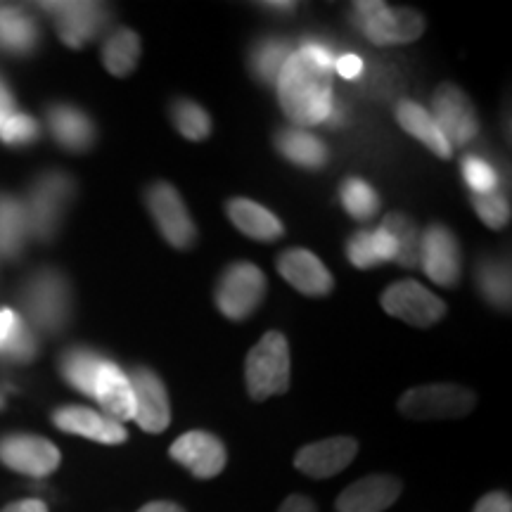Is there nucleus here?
I'll return each instance as SVG.
<instances>
[{
  "label": "nucleus",
  "instance_id": "nucleus-25",
  "mask_svg": "<svg viewBox=\"0 0 512 512\" xmlns=\"http://www.w3.org/2000/svg\"><path fill=\"white\" fill-rule=\"evenodd\" d=\"M396 121L406 133H411L413 138H418L422 145L430 147L434 155L441 159H448L453 155V147L448 145V140L441 133L437 121L430 114V110L420 105L415 100H401L396 105Z\"/></svg>",
  "mask_w": 512,
  "mask_h": 512
},
{
  "label": "nucleus",
  "instance_id": "nucleus-3",
  "mask_svg": "<svg viewBox=\"0 0 512 512\" xmlns=\"http://www.w3.org/2000/svg\"><path fill=\"white\" fill-rule=\"evenodd\" d=\"M76 197V181L60 169L41 171L27 190L24 216H27L29 238L38 242H53L60 233L64 211Z\"/></svg>",
  "mask_w": 512,
  "mask_h": 512
},
{
  "label": "nucleus",
  "instance_id": "nucleus-22",
  "mask_svg": "<svg viewBox=\"0 0 512 512\" xmlns=\"http://www.w3.org/2000/svg\"><path fill=\"white\" fill-rule=\"evenodd\" d=\"M41 48V27L29 10L0 5V53L31 57Z\"/></svg>",
  "mask_w": 512,
  "mask_h": 512
},
{
  "label": "nucleus",
  "instance_id": "nucleus-14",
  "mask_svg": "<svg viewBox=\"0 0 512 512\" xmlns=\"http://www.w3.org/2000/svg\"><path fill=\"white\" fill-rule=\"evenodd\" d=\"M133 387V401H136V411H133V420L145 432L159 434L169 427L171 422V406L169 394H166L164 382L159 380L155 370L138 366L131 373H126Z\"/></svg>",
  "mask_w": 512,
  "mask_h": 512
},
{
  "label": "nucleus",
  "instance_id": "nucleus-20",
  "mask_svg": "<svg viewBox=\"0 0 512 512\" xmlns=\"http://www.w3.org/2000/svg\"><path fill=\"white\" fill-rule=\"evenodd\" d=\"M93 399L100 403L107 418H112L119 425L126 420H133V411H136V401H133V387L128 375L121 370L117 363L107 358L102 363L98 380H95Z\"/></svg>",
  "mask_w": 512,
  "mask_h": 512
},
{
  "label": "nucleus",
  "instance_id": "nucleus-24",
  "mask_svg": "<svg viewBox=\"0 0 512 512\" xmlns=\"http://www.w3.org/2000/svg\"><path fill=\"white\" fill-rule=\"evenodd\" d=\"M226 214L230 223L252 240L273 242L283 238L285 233V226L280 223V219L273 211L261 207V204H256L254 200H247V197H233V200L226 204Z\"/></svg>",
  "mask_w": 512,
  "mask_h": 512
},
{
  "label": "nucleus",
  "instance_id": "nucleus-35",
  "mask_svg": "<svg viewBox=\"0 0 512 512\" xmlns=\"http://www.w3.org/2000/svg\"><path fill=\"white\" fill-rule=\"evenodd\" d=\"M171 121H174L176 131L181 133L183 138L192 140V143H200V140L209 138L211 133V117L195 100H174V105H171Z\"/></svg>",
  "mask_w": 512,
  "mask_h": 512
},
{
  "label": "nucleus",
  "instance_id": "nucleus-6",
  "mask_svg": "<svg viewBox=\"0 0 512 512\" xmlns=\"http://www.w3.org/2000/svg\"><path fill=\"white\" fill-rule=\"evenodd\" d=\"M266 294V275L249 261H235L216 283V306L230 320H245L259 309Z\"/></svg>",
  "mask_w": 512,
  "mask_h": 512
},
{
  "label": "nucleus",
  "instance_id": "nucleus-32",
  "mask_svg": "<svg viewBox=\"0 0 512 512\" xmlns=\"http://www.w3.org/2000/svg\"><path fill=\"white\" fill-rule=\"evenodd\" d=\"M339 202L351 219L370 221L380 211V195H377L373 185L363 178H344L339 185Z\"/></svg>",
  "mask_w": 512,
  "mask_h": 512
},
{
  "label": "nucleus",
  "instance_id": "nucleus-37",
  "mask_svg": "<svg viewBox=\"0 0 512 512\" xmlns=\"http://www.w3.org/2000/svg\"><path fill=\"white\" fill-rule=\"evenodd\" d=\"M472 207L486 226L501 230L510 223V202L503 192H489V195H470Z\"/></svg>",
  "mask_w": 512,
  "mask_h": 512
},
{
  "label": "nucleus",
  "instance_id": "nucleus-46",
  "mask_svg": "<svg viewBox=\"0 0 512 512\" xmlns=\"http://www.w3.org/2000/svg\"><path fill=\"white\" fill-rule=\"evenodd\" d=\"M261 8H266L271 12H292L297 5L294 3H261Z\"/></svg>",
  "mask_w": 512,
  "mask_h": 512
},
{
  "label": "nucleus",
  "instance_id": "nucleus-33",
  "mask_svg": "<svg viewBox=\"0 0 512 512\" xmlns=\"http://www.w3.org/2000/svg\"><path fill=\"white\" fill-rule=\"evenodd\" d=\"M380 228L387 230L389 235L399 245V252H396V264L403 268H415L420 264V233L418 226L403 214H387L380 223Z\"/></svg>",
  "mask_w": 512,
  "mask_h": 512
},
{
  "label": "nucleus",
  "instance_id": "nucleus-30",
  "mask_svg": "<svg viewBox=\"0 0 512 512\" xmlns=\"http://www.w3.org/2000/svg\"><path fill=\"white\" fill-rule=\"evenodd\" d=\"M475 283L482 297L498 311L510 309V261L503 256H482L475 268Z\"/></svg>",
  "mask_w": 512,
  "mask_h": 512
},
{
  "label": "nucleus",
  "instance_id": "nucleus-31",
  "mask_svg": "<svg viewBox=\"0 0 512 512\" xmlns=\"http://www.w3.org/2000/svg\"><path fill=\"white\" fill-rule=\"evenodd\" d=\"M140 60V38L133 29L119 27L102 43V64L112 76H128Z\"/></svg>",
  "mask_w": 512,
  "mask_h": 512
},
{
  "label": "nucleus",
  "instance_id": "nucleus-34",
  "mask_svg": "<svg viewBox=\"0 0 512 512\" xmlns=\"http://www.w3.org/2000/svg\"><path fill=\"white\" fill-rule=\"evenodd\" d=\"M460 171L470 188V195H489V192H503V176L501 166L486 159L484 155L470 152L460 162Z\"/></svg>",
  "mask_w": 512,
  "mask_h": 512
},
{
  "label": "nucleus",
  "instance_id": "nucleus-45",
  "mask_svg": "<svg viewBox=\"0 0 512 512\" xmlns=\"http://www.w3.org/2000/svg\"><path fill=\"white\" fill-rule=\"evenodd\" d=\"M138 512H185V510L181 508V505H176L171 501H152V503L143 505Z\"/></svg>",
  "mask_w": 512,
  "mask_h": 512
},
{
  "label": "nucleus",
  "instance_id": "nucleus-18",
  "mask_svg": "<svg viewBox=\"0 0 512 512\" xmlns=\"http://www.w3.org/2000/svg\"><path fill=\"white\" fill-rule=\"evenodd\" d=\"M278 271L294 290L306 294V297H325L335 287V280H332L323 261L306 249H287L280 254Z\"/></svg>",
  "mask_w": 512,
  "mask_h": 512
},
{
  "label": "nucleus",
  "instance_id": "nucleus-13",
  "mask_svg": "<svg viewBox=\"0 0 512 512\" xmlns=\"http://www.w3.org/2000/svg\"><path fill=\"white\" fill-rule=\"evenodd\" d=\"M420 264L437 285H458L460 273H463V261H460L458 238L453 235L451 228H446L444 223H432L420 235Z\"/></svg>",
  "mask_w": 512,
  "mask_h": 512
},
{
  "label": "nucleus",
  "instance_id": "nucleus-23",
  "mask_svg": "<svg viewBox=\"0 0 512 512\" xmlns=\"http://www.w3.org/2000/svg\"><path fill=\"white\" fill-rule=\"evenodd\" d=\"M275 150L283 155L287 162L302 169L318 171L330 162V150L318 136L299 126H283L273 136Z\"/></svg>",
  "mask_w": 512,
  "mask_h": 512
},
{
  "label": "nucleus",
  "instance_id": "nucleus-42",
  "mask_svg": "<svg viewBox=\"0 0 512 512\" xmlns=\"http://www.w3.org/2000/svg\"><path fill=\"white\" fill-rule=\"evenodd\" d=\"M344 124H347V107H344V102L332 100V107H330L328 117H325V121L320 126H325V128H342Z\"/></svg>",
  "mask_w": 512,
  "mask_h": 512
},
{
  "label": "nucleus",
  "instance_id": "nucleus-40",
  "mask_svg": "<svg viewBox=\"0 0 512 512\" xmlns=\"http://www.w3.org/2000/svg\"><path fill=\"white\" fill-rule=\"evenodd\" d=\"M475 512H512V501L508 494L494 491V494H486L482 501L477 503Z\"/></svg>",
  "mask_w": 512,
  "mask_h": 512
},
{
  "label": "nucleus",
  "instance_id": "nucleus-17",
  "mask_svg": "<svg viewBox=\"0 0 512 512\" xmlns=\"http://www.w3.org/2000/svg\"><path fill=\"white\" fill-rule=\"evenodd\" d=\"M53 425L67 434H79L98 444H124L128 432L124 425L107 418L105 413L91 411L83 406H60L53 411Z\"/></svg>",
  "mask_w": 512,
  "mask_h": 512
},
{
  "label": "nucleus",
  "instance_id": "nucleus-10",
  "mask_svg": "<svg viewBox=\"0 0 512 512\" xmlns=\"http://www.w3.org/2000/svg\"><path fill=\"white\" fill-rule=\"evenodd\" d=\"M432 117L448 145L465 147L479 136V119L472 100L456 83H441L432 95Z\"/></svg>",
  "mask_w": 512,
  "mask_h": 512
},
{
  "label": "nucleus",
  "instance_id": "nucleus-39",
  "mask_svg": "<svg viewBox=\"0 0 512 512\" xmlns=\"http://www.w3.org/2000/svg\"><path fill=\"white\" fill-rule=\"evenodd\" d=\"M332 72H337L347 81H356L366 72V64H363V60L356 53H342L335 60V64H332Z\"/></svg>",
  "mask_w": 512,
  "mask_h": 512
},
{
  "label": "nucleus",
  "instance_id": "nucleus-1",
  "mask_svg": "<svg viewBox=\"0 0 512 512\" xmlns=\"http://www.w3.org/2000/svg\"><path fill=\"white\" fill-rule=\"evenodd\" d=\"M342 55L330 38L306 36L280 69L275 91L280 107L294 126H320L332 100V64Z\"/></svg>",
  "mask_w": 512,
  "mask_h": 512
},
{
  "label": "nucleus",
  "instance_id": "nucleus-9",
  "mask_svg": "<svg viewBox=\"0 0 512 512\" xmlns=\"http://www.w3.org/2000/svg\"><path fill=\"white\" fill-rule=\"evenodd\" d=\"M38 8L53 19L64 46L74 50L98 38L112 19L110 10L100 3H41Z\"/></svg>",
  "mask_w": 512,
  "mask_h": 512
},
{
  "label": "nucleus",
  "instance_id": "nucleus-27",
  "mask_svg": "<svg viewBox=\"0 0 512 512\" xmlns=\"http://www.w3.org/2000/svg\"><path fill=\"white\" fill-rule=\"evenodd\" d=\"M29 230L24 204L10 192H0V259L17 261L27 247Z\"/></svg>",
  "mask_w": 512,
  "mask_h": 512
},
{
  "label": "nucleus",
  "instance_id": "nucleus-12",
  "mask_svg": "<svg viewBox=\"0 0 512 512\" xmlns=\"http://www.w3.org/2000/svg\"><path fill=\"white\" fill-rule=\"evenodd\" d=\"M382 306L389 316L415 328H430L446 316V304L415 280H399L389 285L382 292Z\"/></svg>",
  "mask_w": 512,
  "mask_h": 512
},
{
  "label": "nucleus",
  "instance_id": "nucleus-44",
  "mask_svg": "<svg viewBox=\"0 0 512 512\" xmlns=\"http://www.w3.org/2000/svg\"><path fill=\"white\" fill-rule=\"evenodd\" d=\"M278 512H316V505H313L306 496H290L283 505H280Z\"/></svg>",
  "mask_w": 512,
  "mask_h": 512
},
{
  "label": "nucleus",
  "instance_id": "nucleus-5",
  "mask_svg": "<svg viewBox=\"0 0 512 512\" xmlns=\"http://www.w3.org/2000/svg\"><path fill=\"white\" fill-rule=\"evenodd\" d=\"M351 24L368 38L373 46H401L411 43L425 31V19L411 8H389L387 3H354Z\"/></svg>",
  "mask_w": 512,
  "mask_h": 512
},
{
  "label": "nucleus",
  "instance_id": "nucleus-4",
  "mask_svg": "<svg viewBox=\"0 0 512 512\" xmlns=\"http://www.w3.org/2000/svg\"><path fill=\"white\" fill-rule=\"evenodd\" d=\"M290 368L287 337L278 330H268L247 356L245 377L249 396L254 401H264L268 396L285 394L290 389Z\"/></svg>",
  "mask_w": 512,
  "mask_h": 512
},
{
  "label": "nucleus",
  "instance_id": "nucleus-8",
  "mask_svg": "<svg viewBox=\"0 0 512 512\" xmlns=\"http://www.w3.org/2000/svg\"><path fill=\"white\" fill-rule=\"evenodd\" d=\"M477 396L458 384H427L413 387L401 396L399 411L413 420L463 418L472 413Z\"/></svg>",
  "mask_w": 512,
  "mask_h": 512
},
{
  "label": "nucleus",
  "instance_id": "nucleus-43",
  "mask_svg": "<svg viewBox=\"0 0 512 512\" xmlns=\"http://www.w3.org/2000/svg\"><path fill=\"white\" fill-rule=\"evenodd\" d=\"M0 512H48V505L38 498H24V501H15L5 505Z\"/></svg>",
  "mask_w": 512,
  "mask_h": 512
},
{
  "label": "nucleus",
  "instance_id": "nucleus-16",
  "mask_svg": "<svg viewBox=\"0 0 512 512\" xmlns=\"http://www.w3.org/2000/svg\"><path fill=\"white\" fill-rule=\"evenodd\" d=\"M46 124L55 143L62 150L74 152V155L91 150L95 140H98L95 121L81 107L72 105V102H53V105H48Z\"/></svg>",
  "mask_w": 512,
  "mask_h": 512
},
{
  "label": "nucleus",
  "instance_id": "nucleus-28",
  "mask_svg": "<svg viewBox=\"0 0 512 512\" xmlns=\"http://www.w3.org/2000/svg\"><path fill=\"white\" fill-rule=\"evenodd\" d=\"M399 245L384 228L356 230L347 242V256L356 268H375L384 261H394Z\"/></svg>",
  "mask_w": 512,
  "mask_h": 512
},
{
  "label": "nucleus",
  "instance_id": "nucleus-29",
  "mask_svg": "<svg viewBox=\"0 0 512 512\" xmlns=\"http://www.w3.org/2000/svg\"><path fill=\"white\" fill-rule=\"evenodd\" d=\"M294 53V43L283 36H261L249 50V69L264 86H275L280 69Z\"/></svg>",
  "mask_w": 512,
  "mask_h": 512
},
{
  "label": "nucleus",
  "instance_id": "nucleus-11",
  "mask_svg": "<svg viewBox=\"0 0 512 512\" xmlns=\"http://www.w3.org/2000/svg\"><path fill=\"white\" fill-rule=\"evenodd\" d=\"M60 448L36 434L12 432L0 437V463L34 479H43L60 467Z\"/></svg>",
  "mask_w": 512,
  "mask_h": 512
},
{
  "label": "nucleus",
  "instance_id": "nucleus-15",
  "mask_svg": "<svg viewBox=\"0 0 512 512\" xmlns=\"http://www.w3.org/2000/svg\"><path fill=\"white\" fill-rule=\"evenodd\" d=\"M171 458L188 467L195 477L211 479L221 475L223 467H226V446L214 434L192 430L171 444Z\"/></svg>",
  "mask_w": 512,
  "mask_h": 512
},
{
  "label": "nucleus",
  "instance_id": "nucleus-7",
  "mask_svg": "<svg viewBox=\"0 0 512 512\" xmlns=\"http://www.w3.org/2000/svg\"><path fill=\"white\" fill-rule=\"evenodd\" d=\"M145 204L162 238L176 249H188L197 240V226L185 207L181 192L166 181H155L145 190Z\"/></svg>",
  "mask_w": 512,
  "mask_h": 512
},
{
  "label": "nucleus",
  "instance_id": "nucleus-26",
  "mask_svg": "<svg viewBox=\"0 0 512 512\" xmlns=\"http://www.w3.org/2000/svg\"><path fill=\"white\" fill-rule=\"evenodd\" d=\"M105 361L107 356L100 354L98 349L86 347V344H74V347L62 351L60 375L69 387H74L76 392L91 396L93 399L95 380H98V373Z\"/></svg>",
  "mask_w": 512,
  "mask_h": 512
},
{
  "label": "nucleus",
  "instance_id": "nucleus-2",
  "mask_svg": "<svg viewBox=\"0 0 512 512\" xmlns=\"http://www.w3.org/2000/svg\"><path fill=\"white\" fill-rule=\"evenodd\" d=\"M19 306L24 323L41 335H60L69 328L74 316V290L60 268L43 266L24 278L19 285Z\"/></svg>",
  "mask_w": 512,
  "mask_h": 512
},
{
  "label": "nucleus",
  "instance_id": "nucleus-47",
  "mask_svg": "<svg viewBox=\"0 0 512 512\" xmlns=\"http://www.w3.org/2000/svg\"><path fill=\"white\" fill-rule=\"evenodd\" d=\"M3 408H5V396L0 394V411H3Z\"/></svg>",
  "mask_w": 512,
  "mask_h": 512
},
{
  "label": "nucleus",
  "instance_id": "nucleus-41",
  "mask_svg": "<svg viewBox=\"0 0 512 512\" xmlns=\"http://www.w3.org/2000/svg\"><path fill=\"white\" fill-rule=\"evenodd\" d=\"M15 112H17L15 95H12V91H10V83L5 81L3 74H0V124H3V121Z\"/></svg>",
  "mask_w": 512,
  "mask_h": 512
},
{
  "label": "nucleus",
  "instance_id": "nucleus-19",
  "mask_svg": "<svg viewBox=\"0 0 512 512\" xmlns=\"http://www.w3.org/2000/svg\"><path fill=\"white\" fill-rule=\"evenodd\" d=\"M356 451V439L332 437L304 446L294 458V465L313 479H328L332 475H339L356 458Z\"/></svg>",
  "mask_w": 512,
  "mask_h": 512
},
{
  "label": "nucleus",
  "instance_id": "nucleus-21",
  "mask_svg": "<svg viewBox=\"0 0 512 512\" xmlns=\"http://www.w3.org/2000/svg\"><path fill=\"white\" fill-rule=\"evenodd\" d=\"M401 494V482L387 475L358 479L337 498V512H384Z\"/></svg>",
  "mask_w": 512,
  "mask_h": 512
},
{
  "label": "nucleus",
  "instance_id": "nucleus-36",
  "mask_svg": "<svg viewBox=\"0 0 512 512\" xmlns=\"http://www.w3.org/2000/svg\"><path fill=\"white\" fill-rule=\"evenodd\" d=\"M41 140V124L24 112L10 114L0 124V143L8 147H29Z\"/></svg>",
  "mask_w": 512,
  "mask_h": 512
},
{
  "label": "nucleus",
  "instance_id": "nucleus-38",
  "mask_svg": "<svg viewBox=\"0 0 512 512\" xmlns=\"http://www.w3.org/2000/svg\"><path fill=\"white\" fill-rule=\"evenodd\" d=\"M24 325L27 323H24V318L19 316L15 309L0 306V354H3V349L24 330Z\"/></svg>",
  "mask_w": 512,
  "mask_h": 512
}]
</instances>
